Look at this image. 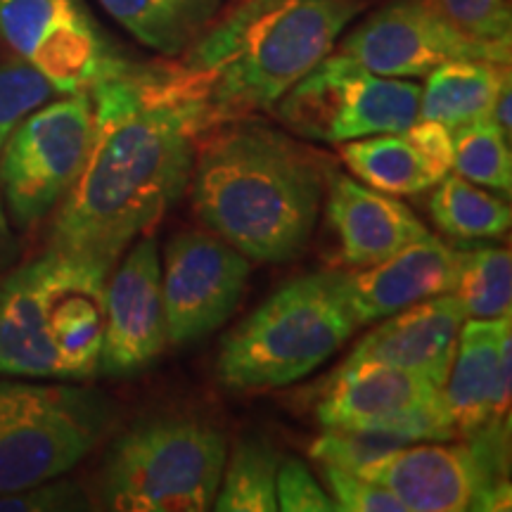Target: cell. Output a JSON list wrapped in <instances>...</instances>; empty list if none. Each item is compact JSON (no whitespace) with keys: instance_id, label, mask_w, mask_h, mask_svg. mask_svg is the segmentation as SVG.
I'll list each match as a JSON object with an SVG mask.
<instances>
[{"instance_id":"cell-28","label":"cell","mask_w":512,"mask_h":512,"mask_svg":"<svg viewBox=\"0 0 512 512\" xmlns=\"http://www.w3.org/2000/svg\"><path fill=\"white\" fill-rule=\"evenodd\" d=\"M403 446H408L406 441L387 430L347 427V430H325V434H320L311 446V458H316L320 465L358 472Z\"/></svg>"},{"instance_id":"cell-19","label":"cell","mask_w":512,"mask_h":512,"mask_svg":"<svg viewBox=\"0 0 512 512\" xmlns=\"http://www.w3.org/2000/svg\"><path fill=\"white\" fill-rule=\"evenodd\" d=\"M437 399H441V387L427 377L368 366L332 375L316 415L325 430L384 427Z\"/></svg>"},{"instance_id":"cell-27","label":"cell","mask_w":512,"mask_h":512,"mask_svg":"<svg viewBox=\"0 0 512 512\" xmlns=\"http://www.w3.org/2000/svg\"><path fill=\"white\" fill-rule=\"evenodd\" d=\"M55 95V88L43 79L36 69H31L27 62H0V157H3L5 143L15 126L48 102ZM12 252V235L10 221L5 214L3 197H0V256Z\"/></svg>"},{"instance_id":"cell-34","label":"cell","mask_w":512,"mask_h":512,"mask_svg":"<svg viewBox=\"0 0 512 512\" xmlns=\"http://www.w3.org/2000/svg\"><path fill=\"white\" fill-rule=\"evenodd\" d=\"M491 119L501 126V131L510 138L512 131V119H510V76H505L501 91H498L494 107H491Z\"/></svg>"},{"instance_id":"cell-24","label":"cell","mask_w":512,"mask_h":512,"mask_svg":"<svg viewBox=\"0 0 512 512\" xmlns=\"http://www.w3.org/2000/svg\"><path fill=\"white\" fill-rule=\"evenodd\" d=\"M278 453L268 441L242 439L226 458L214 510L219 512H273L278 510Z\"/></svg>"},{"instance_id":"cell-1","label":"cell","mask_w":512,"mask_h":512,"mask_svg":"<svg viewBox=\"0 0 512 512\" xmlns=\"http://www.w3.org/2000/svg\"><path fill=\"white\" fill-rule=\"evenodd\" d=\"M88 95L91 145L57 209L48 249L112 271L188 190L197 140L214 121L183 64H128Z\"/></svg>"},{"instance_id":"cell-16","label":"cell","mask_w":512,"mask_h":512,"mask_svg":"<svg viewBox=\"0 0 512 512\" xmlns=\"http://www.w3.org/2000/svg\"><path fill=\"white\" fill-rule=\"evenodd\" d=\"M510 377V316L465 320L441 389L458 434L470 437L503 422Z\"/></svg>"},{"instance_id":"cell-2","label":"cell","mask_w":512,"mask_h":512,"mask_svg":"<svg viewBox=\"0 0 512 512\" xmlns=\"http://www.w3.org/2000/svg\"><path fill=\"white\" fill-rule=\"evenodd\" d=\"M328 174L325 157L309 147L271 126L235 119L197 147L192 207L249 261L287 264L309 247Z\"/></svg>"},{"instance_id":"cell-4","label":"cell","mask_w":512,"mask_h":512,"mask_svg":"<svg viewBox=\"0 0 512 512\" xmlns=\"http://www.w3.org/2000/svg\"><path fill=\"white\" fill-rule=\"evenodd\" d=\"M112 271L46 249L0 283V375L83 382L98 375Z\"/></svg>"},{"instance_id":"cell-23","label":"cell","mask_w":512,"mask_h":512,"mask_svg":"<svg viewBox=\"0 0 512 512\" xmlns=\"http://www.w3.org/2000/svg\"><path fill=\"white\" fill-rule=\"evenodd\" d=\"M434 188L432 219L446 235L456 240H482L508 233L512 214L501 197L451 171Z\"/></svg>"},{"instance_id":"cell-7","label":"cell","mask_w":512,"mask_h":512,"mask_svg":"<svg viewBox=\"0 0 512 512\" xmlns=\"http://www.w3.org/2000/svg\"><path fill=\"white\" fill-rule=\"evenodd\" d=\"M112 418V401L93 389L0 382V494L62 477L98 446Z\"/></svg>"},{"instance_id":"cell-13","label":"cell","mask_w":512,"mask_h":512,"mask_svg":"<svg viewBox=\"0 0 512 512\" xmlns=\"http://www.w3.org/2000/svg\"><path fill=\"white\" fill-rule=\"evenodd\" d=\"M252 264L240 249L204 230H183L166 242L162 299L166 342H200L238 309Z\"/></svg>"},{"instance_id":"cell-20","label":"cell","mask_w":512,"mask_h":512,"mask_svg":"<svg viewBox=\"0 0 512 512\" xmlns=\"http://www.w3.org/2000/svg\"><path fill=\"white\" fill-rule=\"evenodd\" d=\"M121 29L164 57H178L221 15L223 0H98Z\"/></svg>"},{"instance_id":"cell-33","label":"cell","mask_w":512,"mask_h":512,"mask_svg":"<svg viewBox=\"0 0 512 512\" xmlns=\"http://www.w3.org/2000/svg\"><path fill=\"white\" fill-rule=\"evenodd\" d=\"M430 171L441 181L453 169V128L432 119H415L403 131Z\"/></svg>"},{"instance_id":"cell-29","label":"cell","mask_w":512,"mask_h":512,"mask_svg":"<svg viewBox=\"0 0 512 512\" xmlns=\"http://www.w3.org/2000/svg\"><path fill=\"white\" fill-rule=\"evenodd\" d=\"M465 34L491 43H510V0H432Z\"/></svg>"},{"instance_id":"cell-3","label":"cell","mask_w":512,"mask_h":512,"mask_svg":"<svg viewBox=\"0 0 512 512\" xmlns=\"http://www.w3.org/2000/svg\"><path fill=\"white\" fill-rule=\"evenodd\" d=\"M370 0H240L183 53L214 126L273 110Z\"/></svg>"},{"instance_id":"cell-21","label":"cell","mask_w":512,"mask_h":512,"mask_svg":"<svg viewBox=\"0 0 512 512\" xmlns=\"http://www.w3.org/2000/svg\"><path fill=\"white\" fill-rule=\"evenodd\" d=\"M505 76H510V64L486 60L441 64L427 74V86L420 93L418 119L458 128L491 117V107Z\"/></svg>"},{"instance_id":"cell-8","label":"cell","mask_w":512,"mask_h":512,"mask_svg":"<svg viewBox=\"0 0 512 512\" xmlns=\"http://www.w3.org/2000/svg\"><path fill=\"white\" fill-rule=\"evenodd\" d=\"M418 83L373 74L344 53H330L275 105L297 136L342 145L347 140L403 133L418 119Z\"/></svg>"},{"instance_id":"cell-5","label":"cell","mask_w":512,"mask_h":512,"mask_svg":"<svg viewBox=\"0 0 512 512\" xmlns=\"http://www.w3.org/2000/svg\"><path fill=\"white\" fill-rule=\"evenodd\" d=\"M356 330L344 273L302 275L226 335L216 375L240 392L287 387L323 366Z\"/></svg>"},{"instance_id":"cell-12","label":"cell","mask_w":512,"mask_h":512,"mask_svg":"<svg viewBox=\"0 0 512 512\" xmlns=\"http://www.w3.org/2000/svg\"><path fill=\"white\" fill-rule=\"evenodd\" d=\"M339 53L392 79H420L456 60L510 64V43L465 34L432 0H392L344 36Z\"/></svg>"},{"instance_id":"cell-9","label":"cell","mask_w":512,"mask_h":512,"mask_svg":"<svg viewBox=\"0 0 512 512\" xmlns=\"http://www.w3.org/2000/svg\"><path fill=\"white\" fill-rule=\"evenodd\" d=\"M470 444L420 441L403 446L356 472L389 489L406 512L508 510L510 484L503 477V422L470 434Z\"/></svg>"},{"instance_id":"cell-22","label":"cell","mask_w":512,"mask_h":512,"mask_svg":"<svg viewBox=\"0 0 512 512\" xmlns=\"http://www.w3.org/2000/svg\"><path fill=\"white\" fill-rule=\"evenodd\" d=\"M339 155L351 174L361 178L368 188L394 197L420 195L439 183L403 133L347 140L339 147Z\"/></svg>"},{"instance_id":"cell-30","label":"cell","mask_w":512,"mask_h":512,"mask_svg":"<svg viewBox=\"0 0 512 512\" xmlns=\"http://www.w3.org/2000/svg\"><path fill=\"white\" fill-rule=\"evenodd\" d=\"M320 467H323V479L330 489V498L337 505V512H406V505L373 479L339 470V467Z\"/></svg>"},{"instance_id":"cell-25","label":"cell","mask_w":512,"mask_h":512,"mask_svg":"<svg viewBox=\"0 0 512 512\" xmlns=\"http://www.w3.org/2000/svg\"><path fill=\"white\" fill-rule=\"evenodd\" d=\"M453 297L467 318H505L512 306V259L508 249L482 247L458 252Z\"/></svg>"},{"instance_id":"cell-14","label":"cell","mask_w":512,"mask_h":512,"mask_svg":"<svg viewBox=\"0 0 512 512\" xmlns=\"http://www.w3.org/2000/svg\"><path fill=\"white\" fill-rule=\"evenodd\" d=\"M164 347L162 256L155 238H140L107 278L98 373L107 377L140 375L157 361Z\"/></svg>"},{"instance_id":"cell-15","label":"cell","mask_w":512,"mask_h":512,"mask_svg":"<svg viewBox=\"0 0 512 512\" xmlns=\"http://www.w3.org/2000/svg\"><path fill=\"white\" fill-rule=\"evenodd\" d=\"M351 349L337 373L387 366L427 377L444 389L467 313L451 292L430 297L392 316Z\"/></svg>"},{"instance_id":"cell-6","label":"cell","mask_w":512,"mask_h":512,"mask_svg":"<svg viewBox=\"0 0 512 512\" xmlns=\"http://www.w3.org/2000/svg\"><path fill=\"white\" fill-rule=\"evenodd\" d=\"M226 437L185 415H159L114 441L100 477L102 503L124 512H204L214 508Z\"/></svg>"},{"instance_id":"cell-10","label":"cell","mask_w":512,"mask_h":512,"mask_svg":"<svg viewBox=\"0 0 512 512\" xmlns=\"http://www.w3.org/2000/svg\"><path fill=\"white\" fill-rule=\"evenodd\" d=\"M91 133L88 93L43 102L19 121L0 157V197L8 221L29 230L46 219L79 176Z\"/></svg>"},{"instance_id":"cell-26","label":"cell","mask_w":512,"mask_h":512,"mask_svg":"<svg viewBox=\"0 0 512 512\" xmlns=\"http://www.w3.org/2000/svg\"><path fill=\"white\" fill-rule=\"evenodd\" d=\"M453 171L467 181L510 195V138L494 119H477L453 128Z\"/></svg>"},{"instance_id":"cell-32","label":"cell","mask_w":512,"mask_h":512,"mask_svg":"<svg viewBox=\"0 0 512 512\" xmlns=\"http://www.w3.org/2000/svg\"><path fill=\"white\" fill-rule=\"evenodd\" d=\"M86 496L72 482H50L0 494V512H46V510H88Z\"/></svg>"},{"instance_id":"cell-11","label":"cell","mask_w":512,"mask_h":512,"mask_svg":"<svg viewBox=\"0 0 512 512\" xmlns=\"http://www.w3.org/2000/svg\"><path fill=\"white\" fill-rule=\"evenodd\" d=\"M0 38L55 93H91L128 64L81 0H0Z\"/></svg>"},{"instance_id":"cell-17","label":"cell","mask_w":512,"mask_h":512,"mask_svg":"<svg viewBox=\"0 0 512 512\" xmlns=\"http://www.w3.org/2000/svg\"><path fill=\"white\" fill-rule=\"evenodd\" d=\"M458 252L434 235H422L373 266L344 273L358 328L430 297L453 292Z\"/></svg>"},{"instance_id":"cell-31","label":"cell","mask_w":512,"mask_h":512,"mask_svg":"<svg viewBox=\"0 0 512 512\" xmlns=\"http://www.w3.org/2000/svg\"><path fill=\"white\" fill-rule=\"evenodd\" d=\"M278 510L285 512H337V505L328 491L318 484L313 472L302 460H285L278 467L275 479Z\"/></svg>"},{"instance_id":"cell-18","label":"cell","mask_w":512,"mask_h":512,"mask_svg":"<svg viewBox=\"0 0 512 512\" xmlns=\"http://www.w3.org/2000/svg\"><path fill=\"white\" fill-rule=\"evenodd\" d=\"M325 219L337 240V259L347 268H366L411 245L427 228L394 195L328 174Z\"/></svg>"}]
</instances>
